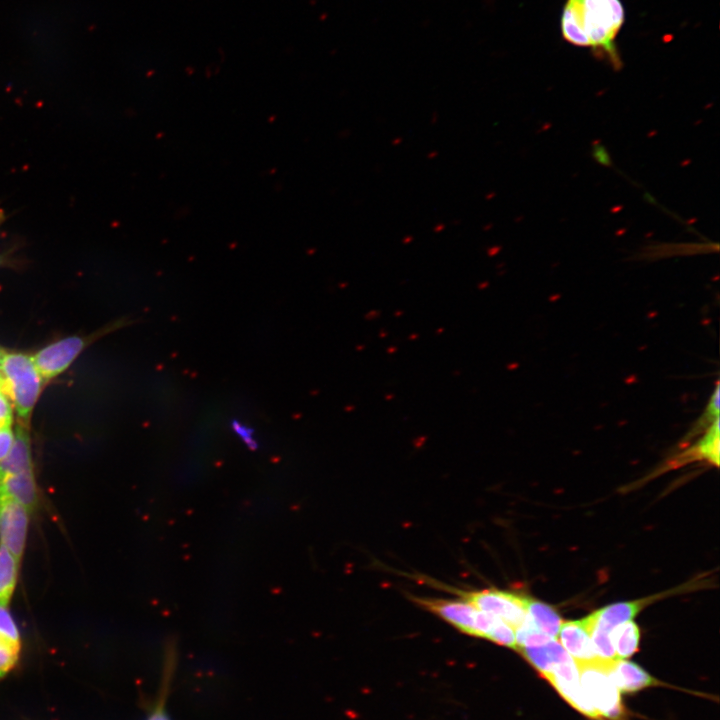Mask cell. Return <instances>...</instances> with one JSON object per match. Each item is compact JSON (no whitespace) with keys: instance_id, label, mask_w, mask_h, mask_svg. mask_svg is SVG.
Returning a JSON list of instances; mask_svg holds the SVG:
<instances>
[{"instance_id":"1","label":"cell","mask_w":720,"mask_h":720,"mask_svg":"<svg viewBox=\"0 0 720 720\" xmlns=\"http://www.w3.org/2000/svg\"><path fill=\"white\" fill-rule=\"evenodd\" d=\"M624 22L620 0H566L561 31L566 41L601 50L619 65L615 40Z\"/></svg>"},{"instance_id":"2","label":"cell","mask_w":720,"mask_h":720,"mask_svg":"<svg viewBox=\"0 0 720 720\" xmlns=\"http://www.w3.org/2000/svg\"><path fill=\"white\" fill-rule=\"evenodd\" d=\"M0 376L20 424L26 426L44 382L32 357L4 352L0 357Z\"/></svg>"},{"instance_id":"3","label":"cell","mask_w":720,"mask_h":720,"mask_svg":"<svg viewBox=\"0 0 720 720\" xmlns=\"http://www.w3.org/2000/svg\"><path fill=\"white\" fill-rule=\"evenodd\" d=\"M414 601L423 609L439 616L460 631L487 639L501 620L497 616L479 610L464 599L415 597Z\"/></svg>"},{"instance_id":"4","label":"cell","mask_w":720,"mask_h":720,"mask_svg":"<svg viewBox=\"0 0 720 720\" xmlns=\"http://www.w3.org/2000/svg\"><path fill=\"white\" fill-rule=\"evenodd\" d=\"M607 662L595 658L576 664L579 670L580 685L599 716L616 719L622 713L621 697L620 691L607 673Z\"/></svg>"},{"instance_id":"5","label":"cell","mask_w":720,"mask_h":720,"mask_svg":"<svg viewBox=\"0 0 720 720\" xmlns=\"http://www.w3.org/2000/svg\"><path fill=\"white\" fill-rule=\"evenodd\" d=\"M458 594L481 611L497 616L516 629L526 616V597L499 589L460 591Z\"/></svg>"},{"instance_id":"6","label":"cell","mask_w":720,"mask_h":720,"mask_svg":"<svg viewBox=\"0 0 720 720\" xmlns=\"http://www.w3.org/2000/svg\"><path fill=\"white\" fill-rule=\"evenodd\" d=\"M28 509L8 495L0 493V540L17 559L25 546Z\"/></svg>"},{"instance_id":"7","label":"cell","mask_w":720,"mask_h":720,"mask_svg":"<svg viewBox=\"0 0 720 720\" xmlns=\"http://www.w3.org/2000/svg\"><path fill=\"white\" fill-rule=\"evenodd\" d=\"M84 345L82 338L71 336L52 343L31 356L43 381L46 382L66 370Z\"/></svg>"},{"instance_id":"8","label":"cell","mask_w":720,"mask_h":720,"mask_svg":"<svg viewBox=\"0 0 720 720\" xmlns=\"http://www.w3.org/2000/svg\"><path fill=\"white\" fill-rule=\"evenodd\" d=\"M546 679L579 712L593 719L599 717L580 685L579 670L574 659L555 665Z\"/></svg>"},{"instance_id":"9","label":"cell","mask_w":720,"mask_h":720,"mask_svg":"<svg viewBox=\"0 0 720 720\" xmlns=\"http://www.w3.org/2000/svg\"><path fill=\"white\" fill-rule=\"evenodd\" d=\"M557 641L576 663L588 662L596 658L584 618L564 621L558 632Z\"/></svg>"},{"instance_id":"10","label":"cell","mask_w":720,"mask_h":720,"mask_svg":"<svg viewBox=\"0 0 720 720\" xmlns=\"http://www.w3.org/2000/svg\"><path fill=\"white\" fill-rule=\"evenodd\" d=\"M607 673L620 692L634 693L657 685L656 679L639 665L616 658L606 664Z\"/></svg>"},{"instance_id":"11","label":"cell","mask_w":720,"mask_h":720,"mask_svg":"<svg viewBox=\"0 0 720 720\" xmlns=\"http://www.w3.org/2000/svg\"><path fill=\"white\" fill-rule=\"evenodd\" d=\"M647 604L648 599L614 603L593 612L587 617L593 626L610 633L617 625L633 620Z\"/></svg>"},{"instance_id":"12","label":"cell","mask_w":720,"mask_h":720,"mask_svg":"<svg viewBox=\"0 0 720 720\" xmlns=\"http://www.w3.org/2000/svg\"><path fill=\"white\" fill-rule=\"evenodd\" d=\"M32 470L31 445L26 426L19 424L8 454L0 461V478Z\"/></svg>"},{"instance_id":"13","label":"cell","mask_w":720,"mask_h":720,"mask_svg":"<svg viewBox=\"0 0 720 720\" xmlns=\"http://www.w3.org/2000/svg\"><path fill=\"white\" fill-rule=\"evenodd\" d=\"M519 651L544 678L551 673L555 665L573 659L557 639L541 646L519 648Z\"/></svg>"},{"instance_id":"14","label":"cell","mask_w":720,"mask_h":720,"mask_svg":"<svg viewBox=\"0 0 720 720\" xmlns=\"http://www.w3.org/2000/svg\"><path fill=\"white\" fill-rule=\"evenodd\" d=\"M0 493L10 496L29 510L36 502L33 471L28 470L0 478Z\"/></svg>"},{"instance_id":"15","label":"cell","mask_w":720,"mask_h":720,"mask_svg":"<svg viewBox=\"0 0 720 720\" xmlns=\"http://www.w3.org/2000/svg\"><path fill=\"white\" fill-rule=\"evenodd\" d=\"M526 613L541 632L557 639L558 632L563 620L560 615L549 605L526 597Z\"/></svg>"},{"instance_id":"16","label":"cell","mask_w":720,"mask_h":720,"mask_svg":"<svg viewBox=\"0 0 720 720\" xmlns=\"http://www.w3.org/2000/svg\"><path fill=\"white\" fill-rule=\"evenodd\" d=\"M609 636L617 658L626 659L638 651L640 630L632 620L614 627Z\"/></svg>"},{"instance_id":"17","label":"cell","mask_w":720,"mask_h":720,"mask_svg":"<svg viewBox=\"0 0 720 720\" xmlns=\"http://www.w3.org/2000/svg\"><path fill=\"white\" fill-rule=\"evenodd\" d=\"M17 558L0 546V606L5 607L14 592L17 580Z\"/></svg>"},{"instance_id":"18","label":"cell","mask_w":720,"mask_h":720,"mask_svg":"<svg viewBox=\"0 0 720 720\" xmlns=\"http://www.w3.org/2000/svg\"><path fill=\"white\" fill-rule=\"evenodd\" d=\"M21 654V638L0 632V680L17 665Z\"/></svg>"},{"instance_id":"19","label":"cell","mask_w":720,"mask_h":720,"mask_svg":"<svg viewBox=\"0 0 720 720\" xmlns=\"http://www.w3.org/2000/svg\"><path fill=\"white\" fill-rule=\"evenodd\" d=\"M174 672V662L170 657L165 663L160 689L153 707L146 720H171L167 711V699Z\"/></svg>"},{"instance_id":"20","label":"cell","mask_w":720,"mask_h":720,"mask_svg":"<svg viewBox=\"0 0 720 720\" xmlns=\"http://www.w3.org/2000/svg\"><path fill=\"white\" fill-rule=\"evenodd\" d=\"M584 619L588 626L595 657L605 661L616 659L617 657L609 633L593 626L588 617H585Z\"/></svg>"},{"instance_id":"21","label":"cell","mask_w":720,"mask_h":720,"mask_svg":"<svg viewBox=\"0 0 720 720\" xmlns=\"http://www.w3.org/2000/svg\"><path fill=\"white\" fill-rule=\"evenodd\" d=\"M695 455L700 456L711 463L719 464V428L718 419L710 427L704 438L697 444Z\"/></svg>"},{"instance_id":"22","label":"cell","mask_w":720,"mask_h":720,"mask_svg":"<svg viewBox=\"0 0 720 720\" xmlns=\"http://www.w3.org/2000/svg\"><path fill=\"white\" fill-rule=\"evenodd\" d=\"M488 639L507 647L516 648L515 629L502 620L496 624Z\"/></svg>"},{"instance_id":"23","label":"cell","mask_w":720,"mask_h":720,"mask_svg":"<svg viewBox=\"0 0 720 720\" xmlns=\"http://www.w3.org/2000/svg\"><path fill=\"white\" fill-rule=\"evenodd\" d=\"M12 419V404L5 392L0 389V429L10 428Z\"/></svg>"},{"instance_id":"24","label":"cell","mask_w":720,"mask_h":720,"mask_svg":"<svg viewBox=\"0 0 720 720\" xmlns=\"http://www.w3.org/2000/svg\"><path fill=\"white\" fill-rule=\"evenodd\" d=\"M0 632H4L15 637H20L16 622L3 606H0Z\"/></svg>"},{"instance_id":"25","label":"cell","mask_w":720,"mask_h":720,"mask_svg":"<svg viewBox=\"0 0 720 720\" xmlns=\"http://www.w3.org/2000/svg\"><path fill=\"white\" fill-rule=\"evenodd\" d=\"M14 441L11 428L0 429V461L8 454Z\"/></svg>"},{"instance_id":"26","label":"cell","mask_w":720,"mask_h":720,"mask_svg":"<svg viewBox=\"0 0 720 720\" xmlns=\"http://www.w3.org/2000/svg\"><path fill=\"white\" fill-rule=\"evenodd\" d=\"M0 389H2V390L4 391V384H3V380H2V378H1V376H0ZM4 392H5V391H4ZM5 394H6V393H5Z\"/></svg>"},{"instance_id":"27","label":"cell","mask_w":720,"mask_h":720,"mask_svg":"<svg viewBox=\"0 0 720 720\" xmlns=\"http://www.w3.org/2000/svg\"><path fill=\"white\" fill-rule=\"evenodd\" d=\"M3 219H4V214H3L2 210L0 209V223L3 221Z\"/></svg>"},{"instance_id":"28","label":"cell","mask_w":720,"mask_h":720,"mask_svg":"<svg viewBox=\"0 0 720 720\" xmlns=\"http://www.w3.org/2000/svg\"><path fill=\"white\" fill-rule=\"evenodd\" d=\"M4 261H5L4 257L0 256V265H2L4 263Z\"/></svg>"},{"instance_id":"29","label":"cell","mask_w":720,"mask_h":720,"mask_svg":"<svg viewBox=\"0 0 720 720\" xmlns=\"http://www.w3.org/2000/svg\"><path fill=\"white\" fill-rule=\"evenodd\" d=\"M4 352H5V351H4L2 348H0V357L2 356V354H3Z\"/></svg>"}]
</instances>
